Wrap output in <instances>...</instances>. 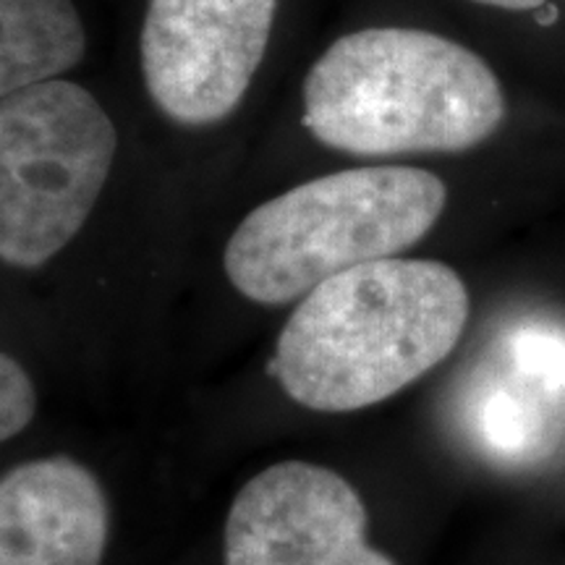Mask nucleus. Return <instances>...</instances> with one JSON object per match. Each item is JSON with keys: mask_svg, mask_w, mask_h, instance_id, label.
I'll return each instance as SVG.
<instances>
[{"mask_svg": "<svg viewBox=\"0 0 565 565\" xmlns=\"http://www.w3.org/2000/svg\"><path fill=\"white\" fill-rule=\"evenodd\" d=\"M475 3L494 6V9H505V11H536L542 9L547 0H475Z\"/></svg>", "mask_w": 565, "mask_h": 565, "instance_id": "nucleus-10", "label": "nucleus"}, {"mask_svg": "<svg viewBox=\"0 0 565 565\" xmlns=\"http://www.w3.org/2000/svg\"><path fill=\"white\" fill-rule=\"evenodd\" d=\"M370 515L341 475L282 461L252 477L225 519V565H395L366 540Z\"/></svg>", "mask_w": 565, "mask_h": 565, "instance_id": "nucleus-6", "label": "nucleus"}, {"mask_svg": "<svg viewBox=\"0 0 565 565\" xmlns=\"http://www.w3.org/2000/svg\"><path fill=\"white\" fill-rule=\"evenodd\" d=\"M108 532L100 479L74 458H38L3 475L0 565H100Z\"/></svg>", "mask_w": 565, "mask_h": 565, "instance_id": "nucleus-7", "label": "nucleus"}, {"mask_svg": "<svg viewBox=\"0 0 565 565\" xmlns=\"http://www.w3.org/2000/svg\"><path fill=\"white\" fill-rule=\"evenodd\" d=\"M448 189L422 168H351L299 183L254 207L223 254L231 286L278 307L324 280L391 259L440 221Z\"/></svg>", "mask_w": 565, "mask_h": 565, "instance_id": "nucleus-3", "label": "nucleus"}, {"mask_svg": "<svg viewBox=\"0 0 565 565\" xmlns=\"http://www.w3.org/2000/svg\"><path fill=\"white\" fill-rule=\"evenodd\" d=\"M505 118L492 68L424 30L374 26L335 40L303 79V126L356 158L463 152Z\"/></svg>", "mask_w": 565, "mask_h": 565, "instance_id": "nucleus-2", "label": "nucleus"}, {"mask_svg": "<svg viewBox=\"0 0 565 565\" xmlns=\"http://www.w3.org/2000/svg\"><path fill=\"white\" fill-rule=\"evenodd\" d=\"M118 131L82 84L51 79L0 105V257L38 270L74 242L100 200Z\"/></svg>", "mask_w": 565, "mask_h": 565, "instance_id": "nucleus-4", "label": "nucleus"}, {"mask_svg": "<svg viewBox=\"0 0 565 565\" xmlns=\"http://www.w3.org/2000/svg\"><path fill=\"white\" fill-rule=\"evenodd\" d=\"M278 0H150L139 34L147 92L181 126L228 118L263 66Z\"/></svg>", "mask_w": 565, "mask_h": 565, "instance_id": "nucleus-5", "label": "nucleus"}, {"mask_svg": "<svg viewBox=\"0 0 565 565\" xmlns=\"http://www.w3.org/2000/svg\"><path fill=\"white\" fill-rule=\"evenodd\" d=\"M469 320V291L435 259H377L301 299L275 343L282 391L312 412L383 404L435 370Z\"/></svg>", "mask_w": 565, "mask_h": 565, "instance_id": "nucleus-1", "label": "nucleus"}, {"mask_svg": "<svg viewBox=\"0 0 565 565\" xmlns=\"http://www.w3.org/2000/svg\"><path fill=\"white\" fill-rule=\"evenodd\" d=\"M38 408L34 385L17 359L0 356V440H11L32 422Z\"/></svg>", "mask_w": 565, "mask_h": 565, "instance_id": "nucleus-9", "label": "nucleus"}, {"mask_svg": "<svg viewBox=\"0 0 565 565\" xmlns=\"http://www.w3.org/2000/svg\"><path fill=\"white\" fill-rule=\"evenodd\" d=\"M87 32L74 0H0V92L58 79L84 58Z\"/></svg>", "mask_w": 565, "mask_h": 565, "instance_id": "nucleus-8", "label": "nucleus"}]
</instances>
